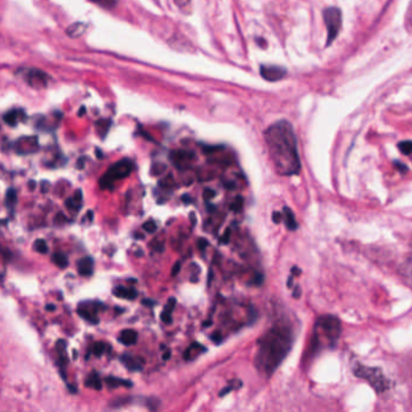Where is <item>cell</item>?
<instances>
[{"label":"cell","mask_w":412,"mask_h":412,"mask_svg":"<svg viewBox=\"0 0 412 412\" xmlns=\"http://www.w3.org/2000/svg\"><path fill=\"white\" fill-rule=\"evenodd\" d=\"M295 341L294 326L287 320H279L257 341L255 366L261 373L271 376L291 351Z\"/></svg>","instance_id":"1"},{"label":"cell","mask_w":412,"mask_h":412,"mask_svg":"<svg viewBox=\"0 0 412 412\" xmlns=\"http://www.w3.org/2000/svg\"><path fill=\"white\" fill-rule=\"evenodd\" d=\"M265 140L277 173L282 175L300 173L297 141L290 122L281 120L270 126L265 131Z\"/></svg>","instance_id":"2"},{"label":"cell","mask_w":412,"mask_h":412,"mask_svg":"<svg viewBox=\"0 0 412 412\" xmlns=\"http://www.w3.org/2000/svg\"><path fill=\"white\" fill-rule=\"evenodd\" d=\"M342 326L338 317L332 314H325L317 318L313 326L312 339L310 341L307 351L305 352L304 357L306 359H312L317 354L322 353L323 351L330 350L335 347L336 342L341 335Z\"/></svg>","instance_id":"3"},{"label":"cell","mask_w":412,"mask_h":412,"mask_svg":"<svg viewBox=\"0 0 412 412\" xmlns=\"http://www.w3.org/2000/svg\"><path fill=\"white\" fill-rule=\"evenodd\" d=\"M354 375L359 379L365 380L366 382L370 383V386L375 389L376 393H383L391 387V381L383 375L382 370L379 367H370L361 365V364H357L353 369Z\"/></svg>","instance_id":"4"},{"label":"cell","mask_w":412,"mask_h":412,"mask_svg":"<svg viewBox=\"0 0 412 412\" xmlns=\"http://www.w3.org/2000/svg\"><path fill=\"white\" fill-rule=\"evenodd\" d=\"M133 162L128 159H124L121 161L114 163L108 169V172L100 178L99 185L102 189H109L113 188V183L115 180H121V179L127 178L128 175L131 174L132 171H133Z\"/></svg>","instance_id":"5"},{"label":"cell","mask_w":412,"mask_h":412,"mask_svg":"<svg viewBox=\"0 0 412 412\" xmlns=\"http://www.w3.org/2000/svg\"><path fill=\"white\" fill-rule=\"evenodd\" d=\"M323 18L325 22L326 30H328V42L326 45H330L338 38L342 26V14L338 8H328L323 12Z\"/></svg>","instance_id":"6"},{"label":"cell","mask_w":412,"mask_h":412,"mask_svg":"<svg viewBox=\"0 0 412 412\" xmlns=\"http://www.w3.org/2000/svg\"><path fill=\"white\" fill-rule=\"evenodd\" d=\"M23 79L29 86L34 87V89H43V87L47 86L49 83V75L44 73L43 70L36 68L27 69L23 73Z\"/></svg>","instance_id":"7"},{"label":"cell","mask_w":412,"mask_h":412,"mask_svg":"<svg viewBox=\"0 0 412 412\" xmlns=\"http://www.w3.org/2000/svg\"><path fill=\"white\" fill-rule=\"evenodd\" d=\"M260 74L267 81H279L287 75V69L278 65H261Z\"/></svg>","instance_id":"8"},{"label":"cell","mask_w":412,"mask_h":412,"mask_svg":"<svg viewBox=\"0 0 412 412\" xmlns=\"http://www.w3.org/2000/svg\"><path fill=\"white\" fill-rule=\"evenodd\" d=\"M89 304V306H84V304L80 305V307L78 308V313L79 316L81 317V318L87 320V322L91 323V324H94V325H97V324L99 323V319L98 317H97V314H98V307L97 306L96 303H87Z\"/></svg>","instance_id":"9"},{"label":"cell","mask_w":412,"mask_h":412,"mask_svg":"<svg viewBox=\"0 0 412 412\" xmlns=\"http://www.w3.org/2000/svg\"><path fill=\"white\" fill-rule=\"evenodd\" d=\"M120 359L122 364L130 371H140L143 369L144 360L139 357H134V355H131L130 353H124L121 355Z\"/></svg>","instance_id":"10"},{"label":"cell","mask_w":412,"mask_h":412,"mask_svg":"<svg viewBox=\"0 0 412 412\" xmlns=\"http://www.w3.org/2000/svg\"><path fill=\"white\" fill-rule=\"evenodd\" d=\"M26 118L24 115V111L22 109H12L9 110L8 113H5L4 116H3V120H4L5 124H8L9 126H16L18 124V121H22Z\"/></svg>","instance_id":"11"},{"label":"cell","mask_w":412,"mask_h":412,"mask_svg":"<svg viewBox=\"0 0 412 412\" xmlns=\"http://www.w3.org/2000/svg\"><path fill=\"white\" fill-rule=\"evenodd\" d=\"M93 259L91 256H84L78 261V272L81 276L89 277L93 273Z\"/></svg>","instance_id":"12"},{"label":"cell","mask_w":412,"mask_h":412,"mask_svg":"<svg viewBox=\"0 0 412 412\" xmlns=\"http://www.w3.org/2000/svg\"><path fill=\"white\" fill-rule=\"evenodd\" d=\"M138 340V334L136 330L133 329H126L122 330L120 332V336H119V341L121 342L122 345L125 346H132L137 342Z\"/></svg>","instance_id":"13"},{"label":"cell","mask_w":412,"mask_h":412,"mask_svg":"<svg viewBox=\"0 0 412 412\" xmlns=\"http://www.w3.org/2000/svg\"><path fill=\"white\" fill-rule=\"evenodd\" d=\"M113 294L120 298H126V300H134L138 296V291L133 288H125L118 287L113 290Z\"/></svg>","instance_id":"14"},{"label":"cell","mask_w":412,"mask_h":412,"mask_svg":"<svg viewBox=\"0 0 412 412\" xmlns=\"http://www.w3.org/2000/svg\"><path fill=\"white\" fill-rule=\"evenodd\" d=\"M282 213H283V221H284V224L288 228V230H290V231H295V230L297 229V222H296V219H295V215H294V213H292V210L289 208V207H284Z\"/></svg>","instance_id":"15"},{"label":"cell","mask_w":412,"mask_h":412,"mask_svg":"<svg viewBox=\"0 0 412 412\" xmlns=\"http://www.w3.org/2000/svg\"><path fill=\"white\" fill-rule=\"evenodd\" d=\"M105 383L109 388H118V387H128L131 388L133 386V383L130 380H124V379H119V377L114 376H108L105 379Z\"/></svg>","instance_id":"16"},{"label":"cell","mask_w":412,"mask_h":412,"mask_svg":"<svg viewBox=\"0 0 412 412\" xmlns=\"http://www.w3.org/2000/svg\"><path fill=\"white\" fill-rule=\"evenodd\" d=\"M85 386L89 387V388L94 389V391H100L103 385H102V380H100L98 372L92 371V372L90 373V376L86 379V381H85Z\"/></svg>","instance_id":"17"},{"label":"cell","mask_w":412,"mask_h":412,"mask_svg":"<svg viewBox=\"0 0 412 412\" xmlns=\"http://www.w3.org/2000/svg\"><path fill=\"white\" fill-rule=\"evenodd\" d=\"M174 305H175V298L171 297L168 300L167 306L165 307V310L161 312V320L165 322L166 324H171L172 323V312L174 310Z\"/></svg>","instance_id":"18"},{"label":"cell","mask_w":412,"mask_h":412,"mask_svg":"<svg viewBox=\"0 0 412 412\" xmlns=\"http://www.w3.org/2000/svg\"><path fill=\"white\" fill-rule=\"evenodd\" d=\"M85 30H86V24L78 22V23L71 24L70 27L67 28V34L71 38H77L83 35Z\"/></svg>","instance_id":"19"},{"label":"cell","mask_w":412,"mask_h":412,"mask_svg":"<svg viewBox=\"0 0 412 412\" xmlns=\"http://www.w3.org/2000/svg\"><path fill=\"white\" fill-rule=\"evenodd\" d=\"M52 261L55 265H57L61 269H65L68 266V257L63 253H55L52 255Z\"/></svg>","instance_id":"20"},{"label":"cell","mask_w":412,"mask_h":412,"mask_svg":"<svg viewBox=\"0 0 412 412\" xmlns=\"http://www.w3.org/2000/svg\"><path fill=\"white\" fill-rule=\"evenodd\" d=\"M399 150L404 154V155H410L412 154V140H404L398 144Z\"/></svg>","instance_id":"21"},{"label":"cell","mask_w":412,"mask_h":412,"mask_svg":"<svg viewBox=\"0 0 412 412\" xmlns=\"http://www.w3.org/2000/svg\"><path fill=\"white\" fill-rule=\"evenodd\" d=\"M33 248L38 251V253H40V254H46L47 251H49V248H47L46 242L44 240H36L35 242H34Z\"/></svg>","instance_id":"22"},{"label":"cell","mask_w":412,"mask_h":412,"mask_svg":"<svg viewBox=\"0 0 412 412\" xmlns=\"http://www.w3.org/2000/svg\"><path fill=\"white\" fill-rule=\"evenodd\" d=\"M6 204H8V207H12L14 204L16 203V199H17V196H16V193L14 189H9L8 191H6Z\"/></svg>","instance_id":"23"},{"label":"cell","mask_w":412,"mask_h":412,"mask_svg":"<svg viewBox=\"0 0 412 412\" xmlns=\"http://www.w3.org/2000/svg\"><path fill=\"white\" fill-rule=\"evenodd\" d=\"M92 2L104 9H113L118 3V0H92Z\"/></svg>","instance_id":"24"},{"label":"cell","mask_w":412,"mask_h":412,"mask_svg":"<svg viewBox=\"0 0 412 412\" xmlns=\"http://www.w3.org/2000/svg\"><path fill=\"white\" fill-rule=\"evenodd\" d=\"M104 351H105V345L103 344V342H97V344H94L92 346V348H91V352H92L96 357H100Z\"/></svg>","instance_id":"25"},{"label":"cell","mask_w":412,"mask_h":412,"mask_svg":"<svg viewBox=\"0 0 412 412\" xmlns=\"http://www.w3.org/2000/svg\"><path fill=\"white\" fill-rule=\"evenodd\" d=\"M242 206H243V197L237 196L236 197L235 202L230 206V209L234 210V212H240V210L242 209Z\"/></svg>","instance_id":"26"},{"label":"cell","mask_w":412,"mask_h":412,"mask_svg":"<svg viewBox=\"0 0 412 412\" xmlns=\"http://www.w3.org/2000/svg\"><path fill=\"white\" fill-rule=\"evenodd\" d=\"M143 229L145 230L146 232H149V234H154V232H155L157 230V225H156V222L154 221V220H147L146 222H144Z\"/></svg>","instance_id":"27"},{"label":"cell","mask_w":412,"mask_h":412,"mask_svg":"<svg viewBox=\"0 0 412 412\" xmlns=\"http://www.w3.org/2000/svg\"><path fill=\"white\" fill-rule=\"evenodd\" d=\"M174 3L178 8H180L181 10H185V9H188L190 6L191 0H174Z\"/></svg>","instance_id":"28"},{"label":"cell","mask_w":412,"mask_h":412,"mask_svg":"<svg viewBox=\"0 0 412 412\" xmlns=\"http://www.w3.org/2000/svg\"><path fill=\"white\" fill-rule=\"evenodd\" d=\"M230 238H231V229H226L224 235H222L221 238H220V243L228 244L230 242Z\"/></svg>","instance_id":"29"},{"label":"cell","mask_w":412,"mask_h":412,"mask_svg":"<svg viewBox=\"0 0 412 412\" xmlns=\"http://www.w3.org/2000/svg\"><path fill=\"white\" fill-rule=\"evenodd\" d=\"M214 196H215V191H213L212 189H209V188L204 189V191H203V199L204 200L209 201V200H212Z\"/></svg>","instance_id":"30"},{"label":"cell","mask_w":412,"mask_h":412,"mask_svg":"<svg viewBox=\"0 0 412 412\" xmlns=\"http://www.w3.org/2000/svg\"><path fill=\"white\" fill-rule=\"evenodd\" d=\"M210 340H212L214 344L219 345L220 342H221V340H222V335L220 334L219 331H215V332H213L212 335H210Z\"/></svg>","instance_id":"31"},{"label":"cell","mask_w":412,"mask_h":412,"mask_svg":"<svg viewBox=\"0 0 412 412\" xmlns=\"http://www.w3.org/2000/svg\"><path fill=\"white\" fill-rule=\"evenodd\" d=\"M394 167L397 168L399 172H401V173H407V171H408L407 166L404 165V163L399 162V161H395V162H394Z\"/></svg>","instance_id":"32"},{"label":"cell","mask_w":412,"mask_h":412,"mask_svg":"<svg viewBox=\"0 0 412 412\" xmlns=\"http://www.w3.org/2000/svg\"><path fill=\"white\" fill-rule=\"evenodd\" d=\"M272 219H273V222H276V224H279V222L283 220V213L281 212H273L272 214Z\"/></svg>","instance_id":"33"},{"label":"cell","mask_w":412,"mask_h":412,"mask_svg":"<svg viewBox=\"0 0 412 412\" xmlns=\"http://www.w3.org/2000/svg\"><path fill=\"white\" fill-rule=\"evenodd\" d=\"M180 269H181V264H180V261H177V263L174 264V266H173V269H172V277H175L178 275L179 273V271H180Z\"/></svg>","instance_id":"34"},{"label":"cell","mask_w":412,"mask_h":412,"mask_svg":"<svg viewBox=\"0 0 412 412\" xmlns=\"http://www.w3.org/2000/svg\"><path fill=\"white\" fill-rule=\"evenodd\" d=\"M406 277L410 279V285L412 287V260L408 263V265L406 266Z\"/></svg>","instance_id":"35"},{"label":"cell","mask_w":412,"mask_h":412,"mask_svg":"<svg viewBox=\"0 0 412 412\" xmlns=\"http://www.w3.org/2000/svg\"><path fill=\"white\" fill-rule=\"evenodd\" d=\"M197 245H199L200 250H204L207 247H208V241L204 240V238H200V241H199V243H197Z\"/></svg>","instance_id":"36"},{"label":"cell","mask_w":412,"mask_h":412,"mask_svg":"<svg viewBox=\"0 0 412 412\" xmlns=\"http://www.w3.org/2000/svg\"><path fill=\"white\" fill-rule=\"evenodd\" d=\"M235 388H236V387H234L232 385L228 386V387H226V388H224L221 392L219 393V397H225V395L228 394V393H230V392L232 391V389H235Z\"/></svg>","instance_id":"37"},{"label":"cell","mask_w":412,"mask_h":412,"mask_svg":"<svg viewBox=\"0 0 412 412\" xmlns=\"http://www.w3.org/2000/svg\"><path fill=\"white\" fill-rule=\"evenodd\" d=\"M74 201L75 200H73V199H68L67 201H65V206H67L69 209H77V204H75Z\"/></svg>","instance_id":"38"},{"label":"cell","mask_w":412,"mask_h":412,"mask_svg":"<svg viewBox=\"0 0 412 412\" xmlns=\"http://www.w3.org/2000/svg\"><path fill=\"white\" fill-rule=\"evenodd\" d=\"M181 200H183V202L185 203V204H190L191 203V197H190V195H183V196H181Z\"/></svg>","instance_id":"39"},{"label":"cell","mask_w":412,"mask_h":412,"mask_svg":"<svg viewBox=\"0 0 412 412\" xmlns=\"http://www.w3.org/2000/svg\"><path fill=\"white\" fill-rule=\"evenodd\" d=\"M141 304L143 305H145V306H147V307H153V306H155V301H153V300H143L141 301Z\"/></svg>","instance_id":"40"},{"label":"cell","mask_w":412,"mask_h":412,"mask_svg":"<svg viewBox=\"0 0 412 412\" xmlns=\"http://www.w3.org/2000/svg\"><path fill=\"white\" fill-rule=\"evenodd\" d=\"M50 186V183L47 180H43L42 181V191L43 193H46L47 191V188Z\"/></svg>","instance_id":"41"},{"label":"cell","mask_w":412,"mask_h":412,"mask_svg":"<svg viewBox=\"0 0 412 412\" xmlns=\"http://www.w3.org/2000/svg\"><path fill=\"white\" fill-rule=\"evenodd\" d=\"M300 294H301V289H300V287H298V285H296V287H295V290H294V297H296V298H298L300 297Z\"/></svg>","instance_id":"42"},{"label":"cell","mask_w":412,"mask_h":412,"mask_svg":"<svg viewBox=\"0 0 412 412\" xmlns=\"http://www.w3.org/2000/svg\"><path fill=\"white\" fill-rule=\"evenodd\" d=\"M169 358H171V351L169 350H167L165 352V353H163V355H162V359L165 360V361H167Z\"/></svg>","instance_id":"43"},{"label":"cell","mask_w":412,"mask_h":412,"mask_svg":"<svg viewBox=\"0 0 412 412\" xmlns=\"http://www.w3.org/2000/svg\"><path fill=\"white\" fill-rule=\"evenodd\" d=\"M28 188H29V190H35L36 188V183L34 180H29V183H28Z\"/></svg>","instance_id":"44"},{"label":"cell","mask_w":412,"mask_h":412,"mask_svg":"<svg viewBox=\"0 0 412 412\" xmlns=\"http://www.w3.org/2000/svg\"><path fill=\"white\" fill-rule=\"evenodd\" d=\"M207 210H208L209 213L214 212V210H215V206H214V204H212V203H207Z\"/></svg>","instance_id":"45"},{"label":"cell","mask_w":412,"mask_h":412,"mask_svg":"<svg viewBox=\"0 0 412 412\" xmlns=\"http://www.w3.org/2000/svg\"><path fill=\"white\" fill-rule=\"evenodd\" d=\"M225 188L229 189V190H232V189L236 188V184H235V183H226V184H225Z\"/></svg>","instance_id":"46"},{"label":"cell","mask_w":412,"mask_h":412,"mask_svg":"<svg viewBox=\"0 0 412 412\" xmlns=\"http://www.w3.org/2000/svg\"><path fill=\"white\" fill-rule=\"evenodd\" d=\"M67 387H68V389H69V391H70L71 393H73V394H75V393H78V389H77V388H74L73 386L67 385Z\"/></svg>","instance_id":"47"},{"label":"cell","mask_w":412,"mask_h":412,"mask_svg":"<svg viewBox=\"0 0 412 412\" xmlns=\"http://www.w3.org/2000/svg\"><path fill=\"white\" fill-rule=\"evenodd\" d=\"M46 310H47V311H55V310H56V306H55V305L50 304V305H47V306H46Z\"/></svg>","instance_id":"48"},{"label":"cell","mask_w":412,"mask_h":412,"mask_svg":"<svg viewBox=\"0 0 412 412\" xmlns=\"http://www.w3.org/2000/svg\"><path fill=\"white\" fill-rule=\"evenodd\" d=\"M212 324H213L212 320H207V322H204V323H203V325L206 326V328H209V326L212 325Z\"/></svg>","instance_id":"49"},{"label":"cell","mask_w":412,"mask_h":412,"mask_svg":"<svg viewBox=\"0 0 412 412\" xmlns=\"http://www.w3.org/2000/svg\"><path fill=\"white\" fill-rule=\"evenodd\" d=\"M96 155L98 156V159H103V154L100 153V150H99V149H97V150H96Z\"/></svg>","instance_id":"50"},{"label":"cell","mask_w":412,"mask_h":412,"mask_svg":"<svg viewBox=\"0 0 412 412\" xmlns=\"http://www.w3.org/2000/svg\"><path fill=\"white\" fill-rule=\"evenodd\" d=\"M87 214H89V220H90V221H92V220H93V212H91V210H90V212Z\"/></svg>","instance_id":"51"},{"label":"cell","mask_w":412,"mask_h":412,"mask_svg":"<svg viewBox=\"0 0 412 412\" xmlns=\"http://www.w3.org/2000/svg\"><path fill=\"white\" fill-rule=\"evenodd\" d=\"M77 357H78V352H77V350H73V359L74 360L77 359Z\"/></svg>","instance_id":"52"},{"label":"cell","mask_w":412,"mask_h":412,"mask_svg":"<svg viewBox=\"0 0 412 412\" xmlns=\"http://www.w3.org/2000/svg\"><path fill=\"white\" fill-rule=\"evenodd\" d=\"M136 237L138 238V240H143V238H144V236H143V235H140V234H137V235H136Z\"/></svg>","instance_id":"53"}]
</instances>
